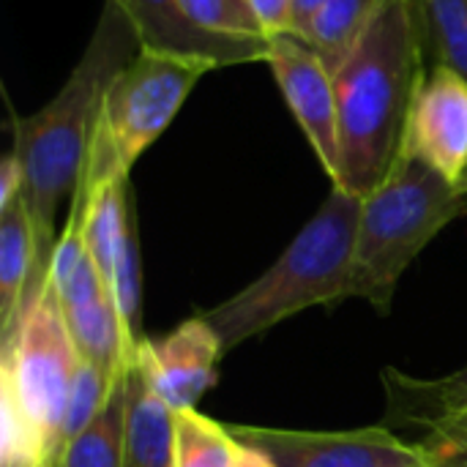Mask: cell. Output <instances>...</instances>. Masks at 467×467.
Masks as SVG:
<instances>
[{"mask_svg": "<svg viewBox=\"0 0 467 467\" xmlns=\"http://www.w3.org/2000/svg\"><path fill=\"white\" fill-rule=\"evenodd\" d=\"M129 372L112 383L101 413L63 449L55 467H123L129 430Z\"/></svg>", "mask_w": 467, "mask_h": 467, "instance_id": "cell-14", "label": "cell"}, {"mask_svg": "<svg viewBox=\"0 0 467 467\" xmlns=\"http://www.w3.org/2000/svg\"><path fill=\"white\" fill-rule=\"evenodd\" d=\"M208 71H213L211 63L140 47L104 96L82 170L85 181L101 186L129 175L137 159L170 129Z\"/></svg>", "mask_w": 467, "mask_h": 467, "instance_id": "cell-5", "label": "cell"}, {"mask_svg": "<svg viewBox=\"0 0 467 467\" xmlns=\"http://www.w3.org/2000/svg\"><path fill=\"white\" fill-rule=\"evenodd\" d=\"M109 389H112V380H107L93 364H88V361L79 364L74 389L68 397L66 419H63V449L101 413V408L109 397Z\"/></svg>", "mask_w": 467, "mask_h": 467, "instance_id": "cell-21", "label": "cell"}, {"mask_svg": "<svg viewBox=\"0 0 467 467\" xmlns=\"http://www.w3.org/2000/svg\"><path fill=\"white\" fill-rule=\"evenodd\" d=\"M427 467H467V408L430 424L419 441Z\"/></svg>", "mask_w": 467, "mask_h": 467, "instance_id": "cell-22", "label": "cell"}, {"mask_svg": "<svg viewBox=\"0 0 467 467\" xmlns=\"http://www.w3.org/2000/svg\"><path fill=\"white\" fill-rule=\"evenodd\" d=\"M402 156L419 159L460 186L467 172V79L432 66L413 99Z\"/></svg>", "mask_w": 467, "mask_h": 467, "instance_id": "cell-10", "label": "cell"}, {"mask_svg": "<svg viewBox=\"0 0 467 467\" xmlns=\"http://www.w3.org/2000/svg\"><path fill=\"white\" fill-rule=\"evenodd\" d=\"M137 52L140 38L131 22L112 0H104L96 30L63 88L33 115H14L11 153L22 167V197L44 274H49V257L57 244V208L66 197H74L82 178L104 96Z\"/></svg>", "mask_w": 467, "mask_h": 467, "instance_id": "cell-1", "label": "cell"}, {"mask_svg": "<svg viewBox=\"0 0 467 467\" xmlns=\"http://www.w3.org/2000/svg\"><path fill=\"white\" fill-rule=\"evenodd\" d=\"M265 63L274 71L279 93L285 96L296 123L312 145L331 183L339 175V123L334 71L320 55L296 33L268 36Z\"/></svg>", "mask_w": 467, "mask_h": 467, "instance_id": "cell-8", "label": "cell"}, {"mask_svg": "<svg viewBox=\"0 0 467 467\" xmlns=\"http://www.w3.org/2000/svg\"><path fill=\"white\" fill-rule=\"evenodd\" d=\"M238 441L197 408L172 413V467H235Z\"/></svg>", "mask_w": 467, "mask_h": 467, "instance_id": "cell-17", "label": "cell"}, {"mask_svg": "<svg viewBox=\"0 0 467 467\" xmlns=\"http://www.w3.org/2000/svg\"><path fill=\"white\" fill-rule=\"evenodd\" d=\"M424 52L467 79V0H413Z\"/></svg>", "mask_w": 467, "mask_h": 467, "instance_id": "cell-18", "label": "cell"}, {"mask_svg": "<svg viewBox=\"0 0 467 467\" xmlns=\"http://www.w3.org/2000/svg\"><path fill=\"white\" fill-rule=\"evenodd\" d=\"M235 467H276L263 451L252 449V446H241L238 443V457H235Z\"/></svg>", "mask_w": 467, "mask_h": 467, "instance_id": "cell-25", "label": "cell"}, {"mask_svg": "<svg viewBox=\"0 0 467 467\" xmlns=\"http://www.w3.org/2000/svg\"><path fill=\"white\" fill-rule=\"evenodd\" d=\"M462 213L467 194L457 183L419 159L400 156L391 175L361 200L350 298L389 315L402 274Z\"/></svg>", "mask_w": 467, "mask_h": 467, "instance_id": "cell-4", "label": "cell"}, {"mask_svg": "<svg viewBox=\"0 0 467 467\" xmlns=\"http://www.w3.org/2000/svg\"><path fill=\"white\" fill-rule=\"evenodd\" d=\"M326 0H293V33L304 38V33L309 30L312 19L317 16V11L323 8Z\"/></svg>", "mask_w": 467, "mask_h": 467, "instance_id": "cell-24", "label": "cell"}, {"mask_svg": "<svg viewBox=\"0 0 467 467\" xmlns=\"http://www.w3.org/2000/svg\"><path fill=\"white\" fill-rule=\"evenodd\" d=\"M460 192H462V194H467V172L462 175V181H460Z\"/></svg>", "mask_w": 467, "mask_h": 467, "instance_id": "cell-26", "label": "cell"}, {"mask_svg": "<svg viewBox=\"0 0 467 467\" xmlns=\"http://www.w3.org/2000/svg\"><path fill=\"white\" fill-rule=\"evenodd\" d=\"M375 5L378 0H326L304 33V41L331 71H337L364 36Z\"/></svg>", "mask_w": 467, "mask_h": 467, "instance_id": "cell-16", "label": "cell"}, {"mask_svg": "<svg viewBox=\"0 0 467 467\" xmlns=\"http://www.w3.org/2000/svg\"><path fill=\"white\" fill-rule=\"evenodd\" d=\"M224 356L216 328L205 315H194L161 339H142L134 353V369L145 386L172 410H192L219 383Z\"/></svg>", "mask_w": 467, "mask_h": 467, "instance_id": "cell-9", "label": "cell"}, {"mask_svg": "<svg viewBox=\"0 0 467 467\" xmlns=\"http://www.w3.org/2000/svg\"><path fill=\"white\" fill-rule=\"evenodd\" d=\"M49 274L38 265L36 235L25 197L0 205V339L16 326L27 298Z\"/></svg>", "mask_w": 467, "mask_h": 467, "instance_id": "cell-12", "label": "cell"}, {"mask_svg": "<svg viewBox=\"0 0 467 467\" xmlns=\"http://www.w3.org/2000/svg\"><path fill=\"white\" fill-rule=\"evenodd\" d=\"M424 79V41L413 0H378L372 19L334 71L339 186L369 197L402 156V137Z\"/></svg>", "mask_w": 467, "mask_h": 467, "instance_id": "cell-2", "label": "cell"}, {"mask_svg": "<svg viewBox=\"0 0 467 467\" xmlns=\"http://www.w3.org/2000/svg\"><path fill=\"white\" fill-rule=\"evenodd\" d=\"M112 3L131 22L142 49L202 60L211 63L213 68L257 63V60L265 63L268 38L211 36L186 16L181 0H112Z\"/></svg>", "mask_w": 467, "mask_h": 467, "instance_id": "cell-11", "label": "cell"}, {"mask_svg": "<svg viewBox=\"0 0 467 467\" xmlns=\"http://www.w3.org/2000/svg\"><path fill=\"white\" fill-rule=\"evenodd\" d=\"M361 197L331 186L317 213L298 230L276 263L252 285L202 312L224 353L312 306L350 298Z\"/></svg>", "mask_w": 467, "mask_h": 467, "instance_id": "cell-3", "label": "cell"}, {"mask_svg": "<svg viewBox=\"0 0 467 467\" xmlns=\"http://www.w3.org/2000/svg\"><path fill=\"white\" fill-rule=\"evenodd\" d=\"M186 16L205 33L222 38H268L249 0H181Z\"/></svg>", "mask_w": 467, "mask_h": 467, "instance_id": "cell-20", "label": "cell"}, {"mask_svg": "<svg viewBox=\"0 0 467 467\" xmlns=\"http://www.w3.org/2000/svg\"><path fill=\"white\" fill-rule=\"evenodd\" d=\"M82 356L66 326L49 276L27 298L16 326L0 348V378L11 383L44 435L49 467L63 451V419Z\"/></svg>", "mask_w": 467, "mask_h": 467, "instance_id": "cell-6", "label": "cell"}, {"mask_svg": "<svg viewBox=\"0 0 467 467\" xmlns=\"http://www.w3.org/2000/svg\"><path fill=\"white\" fill-rule=\"evenodd\" d=\"M227 430L241 446L263 451L276 467H427L419 443L402 441L389 427L312 432L227 424Z\"/></svg>", "mask_w": 467, "mask_h": 467, "instance_id": "cell-7", "label": "cell"}, {"mask_svg": "<svg viewBox=\"0 0 467 467\" xmlns=\"http://www.w3.org/2000/svg\"><path fill=\"white\" fill-rule=\"evenodd\" d=\"M0 467H49L41 430L8 380L0 378Z\"/></svg>", "mask_w": 467, "mask_h": 467, "instance_id": "cell-19", "label": "cell"}, {"mask_svg": "<svg viewBox=\"0 0 467 467\" xmlns=\"http://www.w3.org/2000/svg\"><path fill=\"white\" fill-rule=\"evenodd\" d=\"M265 36L293 33V0H249Z\"/></svg>", "mask_w": 467, "mask_h": 467, "instance_id": "cell-23", "label": "cell"}, {"mask_svg": "<svg viewBox=\"0 0 467 467\" xmlns=\"http://www.w3.org/2000/svg\"><path fill=\"white\" fill-rule=\"evenodd\" d=\"M123 467H172V410L145 386L131 364Z\"/></svg>", "mask_w": 467, "mask_h": 467, "instance_id": "cell-15", "label": "cell"}, {"mask_svg": "<svg viewBox=\"0 0 467 467\" xmlns=\"http://www.w3.org/2000/svg\"><path fill=\"white\" fill-rule=\"evenodd\" d=\"M383 389L389 430L405 427L424 432L430 424L467 408V364L438 380L410 378L389 367L383 369Z\"/></svg>", "mask_w": 467, "mask_h": 467, "instance_id": "cell-13", "label": "cell"}]
</instances>
